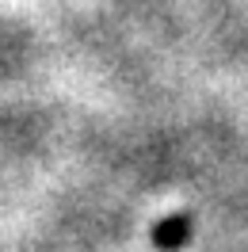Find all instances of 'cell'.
<instances>
[{
    "mask_svg": "<svg viewBox=\"0 0 248 252\" xmlns=\"http://www.w3.org/2000/svg\"><path fill=\"white\" fill-rule=\"evenodd\" d=\"M180 233H187V221L184 218H176V221H168V225H160V245H164V249H172V245H180V241H184V237Z\"/></svg>",
    "mask_w": 248,
    "mask_h": 252,
    "instance_id": "1",
    "label": "cell"
}]
</instances>
